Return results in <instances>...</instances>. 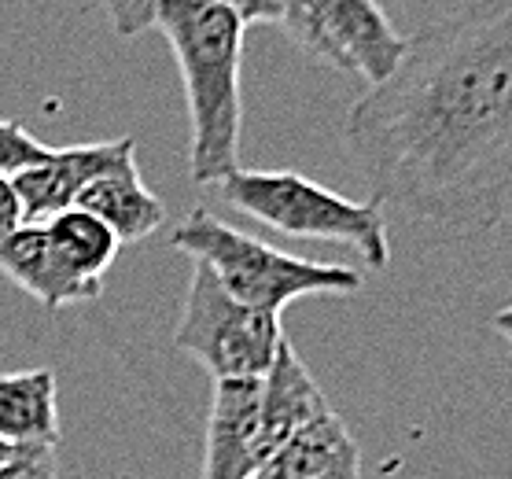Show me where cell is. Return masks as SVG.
<instances>
[{
  "label": "cell",
  "mask_w": 512,
  "mask_h": 479,
  "mask_svg": "<svg viewBox=\"0 0 512 479\" xmlns=\"http://www.w3.org/2000/svg\"><path fill=\"white\" fill-rule=\"evenodd\" d=\"M343 141L380 207L446 233L498 225L512 196V0L406 37L398 71L350 104Z\"/></svg>",
  "instance_id": "1"
},
{
  "label": "cell",
  "mask_w": 512,
  "mask_h": 479,
  "mask_svg": "<svg viewBox=\"0 0 512 479\" xmlns=\"http://www.w3.org/2000/svg\"><path fill=\"white\" fill-rule=\"evenodd\" d=\"M107 15L122 37L159 30L174 48L188 100V170L196 185H222L240 170V67L247 26L233 0H115Z\"/></svg>",
  "instance_id": "2"
},
{
  "label": "cell",
  "mask_w": 512,
  "mask_h": 479,
  "mask_svg": "<svg viewBox=\"0 0 512 479\" xmlns=\"http://www.w3.org/2000/svg\"><path fill=\"white\" fill-rule=\"evenodd\" d=\"M170 244L192 262L207 266L225 292L251 310L277 314L306 295H354L361 292V273L339 262H310V258L277 251L273 244L247 236L222 222L207 207H196L185 222H177Z\"/></svg>",
  "instance_id": "3"
},
{
  "label": "cell",
  "mask_w": 512,
  "mask_h": 479,
  "mask_svg": "<svg viewBox=\"0 0 512 479\" xmlns=\"http://www.w3.org/2000/svg\"><path fill=\"white\" fill-rule=\"evenodd\" d=\"M222 199L266 229L295 240L347 244L373 269L391 266L387 214L376 199H347L295 170H233L225 177Z\"/></svg>",
  "instance_id": "4"
},
{
  "label": "cell",
  "mask_w": 512,
  "mask_h": 479,
  "mask_svg": "<svg viewBox=\"0 0 512 479\" xmlns=\"http://www.w3.org/2000/svg\"><path fill=\"white\" fill-rule=\"evenodd\" d=\"M284 339L288 336L277 314L244 306L214 281L207 266L192 262L185 310L174 328V347L203 365L214 376V384L262 380L277 362Z\"/></svg>",
  "instance_id": "5"
},
{
  "label": "cell",
  "mask_w": 512,
  "mask_h": 479,
  "mask_svg": "<svg viewBox=\"0 0 512 479\" xmlns=\"http://www.w3.org/2000/svg\"><path fill=\"white\" fill-rule=\"evenodd\" d=\"M277 30L314 63L358 74L369 89L384 85L406 56V37L373 0H284Z\"/></svg>",
  "instance_id": "6"
},
{
  "label": "cell",
  "mask_w": 512,
  "mask_h": 479,
  "mask_svg": "<svg viewBox=\"0 0 512 479\" xmlns=\"http://www.w3.org/2000/svg\"><path fill=\"white\" fill-rule=\"evenodd\" d=\"M137 141L133 137H118L104 144H70V148H52L45 163L30 166L23 174L12 177L19 207H23L26 225H45L56 214L70 211L85 188L96 177L122 170V166L137 163Z\"/></svg>",
  "instance_id": "7"
},
{
  "label": "cell",
  "mask_w": 512,
  "mask_h": 479,
  "mask_svg": "<svg viewBox=\"0 0 512 479\" xmlns=\"http://www.w3.org/2000/svg\"><path fill=\"white\" fill-rule=\"evenodd\" d=\"M325 409L332 406L321 395L314 373L295 354L291 339H284L273 369L258 380V454L262 461L288 443L295 432H303L310 421H317Z\"/></svg>",
  "instance_id": "8"
},
{
  "label": "cell",
  "mask_w": 512,
  "mask_h": 479,
  "mask_svg": "<svg viewBox=\"0 0 512 479\" xmlns=\"http://www.w3.org/2000/svg\"><path fill=\"white\" fill-rule=\"evenodd\" d=\"M258 465V380L214 384L199 479H255Z\"/></svg>",
  "instance_id": "9"
},
{
  "label": "cell",
  "mask_w": 512,
  "mask_h": 479,
  "mask_svg": "<svg viewBox=\"0 0 512 479\" xmlns=\"http://www.w3.org/2000/svg\"><path fill=\"white\" fill-rule=\"evenodd\" d=\"M0 273L23 288L30 299L45 306V310H67L78 303H93L100 299V288L85 284L74 277L67 262L56 255V247L48 240L45 225H19L4 247H0Z\"/></svg>",
  "instance_id": "10"
},
{
  "label": "cell",
  "mask_w": 512,
  "mask_h": 479,
  "mask_svg": "<svg viewBox=\"0 0 512 479\" xmlns=\"http://www.w3.org/2000/svg\"><path fill=\"white\" fill-rule=\"evenodd\" d=\"M74 207H82V211H89L93 218H100V222L118 236V244H140V240H148L155 229H163V222H166L163 199L144 185L137 163L96 177L93 185L78 196Z\"/></svg>",
  "instance_id": "11"
},
{
  "label": "cell",
  "mask_w": 512,
  "mask_h": 479,
  "mask_svg": "<svg viewBox=\"0 0 512 479\" xmlns=\"http://www.w3.org/2000/svg\"><path fill=\"white\" fill-rule=\"evenodd\" d=\"M0 443H59V387L52 369L0 373Z\"/></svg>",
  "instance_id": "12"
},
{
  "label": "cell",
  "mask_w": 512,
  "mask_h": 479,
  "mask_svg": "<svg viewBox=\"0 0 512 479\" xmlns=\"http://www.w3.org/2000/svg\"><path fill=\"white\" fill-rule=\"evenodd\" d=\"M358 454V443L350 439L339 413L325 409L317 421H310L303 432H295L280 450H273L255 472V479H325L332 468Z\"/></svg>",
  "instance_id": "13"
},
{
  "label": "cell",
  "mask_w": 512,
  "mask_h": 479,
  "mask_svg": "<svg viewBox=\"0 0 512 479\" xmlns=\"http://www.w3.org/2000/svg\"><path fill=\"white\" fill-rule=\"evenodd\" d=\"M45 233L52 240V247H56V255L67 262L70 273L104 292L107 269L115 266V255L118 247H122L118 236L100 218L82 211V207H70V211L56 214L52 222H45Z\"/></svg>",
  "instance_id": "14"
},
{
  "label": "cell",
  "mask_w": 512,
  "mask_h": 479,
  "mask_svg": "<svg viewBox=\"0 0 512 479\" xmlns=\"http://www.w3.org/2000/svg\"><path fill=\"white\" fill-rule=\"evenodd\" d=\"M48 144H41L23 126V122H12V118H0V177H15L30 170V166L45 163L48 159Z\"/></svg>",
  "instance_id": "15"
},
{
  "label": "cell",
  "mask_w": 512,
  "mask_h": 479,
  "mask_svg": "<svg viewBox=\"0 0 512 479\" xmlns=\"http://www.w3.org/2000/svg\"><path fill=\"white\" fill-rule=\"evenodd\" d=\"M0 479H59L56 446H12Z\"/></svg>",
  "instance_id": "16"
},
{
  "label": "cell",
  "mask_w": 512,
  "mask_h": 479,
  "mask_svg": "<svg viewBox=\"0 0 512 479\" xmlns=\"http://www.w3.org/2000/svg\"><path fill=\"white\" fill-rule=\"evenodd\" d=\"M19 225H26V222H23V207H19L12 177H0V247H4V240H8Z\"/></svg>",
  "instance_id": "17"
},
{
  "label": "cell",
  "mask_w": 512,
  "mask_h": 479,
  "mask_svg": "<svg viewBox=\"0 0 512 479\" xmlns=\"http://www.w3.org/2000/svg\"><path fill=\"white\" fill-rule=\"evenodd\" d=\"M358 476H361V454L350 457V461H343L339 468H332L325 479H358Z\"/></svg>",
  "instance_id": "18"
},
{
  "label": "cell",
  "mask_w": 512,
  "mask_h": 479,
  "mask_svg": "<svg viewBox=\"0 0 512 479\" xmlns=\"http://www.w3.org/2000/svg\"><path fill=\"white\" fill-rule=\"evenodd\" d=\"M490 325L498 328V332H501L505 339H512V303H509V306H501L498 314L490 317Z\"/></svg>",
  "instance_id": "19"
},
{
  "label": "cell",
  "mask_w": 512,
  "mask_h": 479,
  "mask_svg": "<svg viewBox=\"0 0 512 479\" xmlns=\"http://www.w3.org/2000/svg\"><path fill=\"white\" fill-rule=\"evenodd\" d=\"M8 454H12V446H8V443H0V465L8 461Z\"/></svg>",
  "instance_id": "20"
},
{
  "label": "cell",
  "mask_w": 512,
  "mask_h": 479,
  "mask_svg": "<svg viewBox=\"0 0 512 479\" xmlns=\"http://www.w3.org/2000/svg\"><path fill=\"white\" fill-rule=\"evenodd\" d=\"M509 351H512V339H509Z\"/></svg>",
  "instance_id": "21"
}]
</instances>
